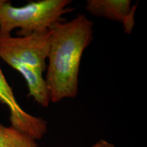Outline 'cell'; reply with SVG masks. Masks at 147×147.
I'll use <instances>...</instances> for the list:
<instances>
[{
	"mask_svg": "<svg viewBox=\"0 0 147 147\" xmlns=\"http://www.w3.org/2000/svg\"><path fill=\"white\" fill-rule=\"evenodd\" d=\"M71 0H40L15 7L10 1L0 0V36L11 35L18 29V37L49 30L57 22L65 21L64 14L74 9L69 7Z\"/></svg>",
	"mask_w": 147,
	"mask_h": 147,
	"instance_id": "3",
	"label": "cell"
},
{
	"mask_svg": "<svg viewBox=\"0 0 147 147\" xmlns=\"http://www.w3.org/2000/svg\"><path fill=\"white\" fill-rule=\"evenodd\" d=\"M0 102L10 111L11 126L34 140L42 139L47 133V122L25 112L15 98L12 89L7 82L0 67Z\"/></svg>",
	"mask_w": 147,
	"mask_h": 147,
	"instance_id": "4",
	"label": "cell"
},
{
	"mask_svg": "<svg viewBox=\"0 0 147 147\" xmlns=\"http://www.w3.org/2000/svg\"><path fill=\"white\" fill-rule=\"evenodd\" d=\"M50 37L49 29L25 37L0 36V58L23 76L29 97L44 108L50 104L47 84L43 77L47 67Z\"/></svg>",
	"mask_w": 147,
	"mask_h": 147,
	"instance_id": "2",
	"label": "cell"
},
{
	"mask_svg": "<svg viewBox=\"0 0 147 147\" xmlns=\"http://www.w3.org/2000/svg\"><path fill=\"white\" fill-rule=\"evenodd\" d=\"M93 23L84 14L57 22L49 28L50 46L45 80L50 102L75 98L78 93L80 62L93 38Z\"/></svg>",
	"mask_w": 147,
	"mask_h": 147,
	"instance_id": "1",
	"label": "cell"
},
{
	"mask_svg": "<svg viewBox=\"0 0 147 147\" xmlns=\"http://www.w3.org/2000/svg\"><path fill=\"white\" fill-rule=\"evenodd\" d=\"M130 0H87L85 8L92 15L121 23L124 32L130 34L135 25L136 4Z\"/></svg>",
	"mask_w": 147,
	"mask_h": 147,
	"instance_id": "5",
	"label": "cell"
},
{
	"mask_svg": "<svg viewBox=\"0 0 147 147\" xmlns=\"http://www.w3.org/2000/svg\"><path fill=\"white\" fill-rule=\"evenodd\" d=\"M91 147H115L114 144L112 143H110L105 140H100L98 142L95 143L94 145H93Z\"/></svg>",
	"mask_w": 147,
	"mask_h": 147,
	"instance_id": "7",
	"label": "cell"
},
{
	"mask_svg": "<svg viewBox=\"0 0 147 147\" xmlns=\"http://www.w3.org/2000/svg\"><path fill=\"white\" fill-rule=\"evenodd\" d=\"M0 147H38L36 140L15 128L0 123Z\"/></svg>",
	"mask_w": 147,
	"mask_h": 147,
	"instance_id": "6",
	"label": "cell"
}]
</instances>
